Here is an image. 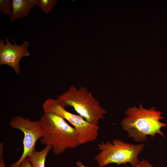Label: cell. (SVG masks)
<instances>
[{"label":"cell","mask_w":167,"mask_h":167,"mask_svg":"<svg viewBox=\"0 0 167 167\" xmlns=\"http://www.w3.org/2000/svg\"><path fill=\"white\" fill-rule=\"evenodd\" d=\"M76 165L78 167H87L85 166L82 163L79 161H78L76 162Z\"/></svg>","instance_id":"cell-14"},{"label":"cell","mask_w":167,"mask_h":167,"mask_svg":"<svg viewBox=\"0 0 167 167\" xmlns=\"http://www.w3.org/2000/svg\"><path fill=\"white\" fill-rule=\"evenodd\" d=\"M19 167H32L28 158L25 159L21 163Z\"/></svg>","instance_id":"cell-13"},{"label":"cell","mask_w":167,"mask_h":167,"mask_svg":"<svg viewBox=\"0 0 167 167\" xmlns=\"http://www.w3.org/2000/svg\"><path fill=\"white\" fill-rule=\"evenodd\" d=\"M44 113L39 120L43 131L42 144L50 146L56 155L80 145L75 128L63 118L53 112Z\"/></svg>","instance_id":"cell-2"},{"label":"cell","mask_w":167,"mask_h":167,"mask_svg":"<svg viewBox=\"0 0 167 167\" xmlns=\"http://www.w3.org/2000/svg\"><path fill=\"white\" fill-rule=\"evenodd\" d=\"M44 109L46 111L53 112L68 121L74 126L80 144L95 140L99 130L98 125L92 123L79 115L72 113L65 109L56 99L49 98L45 102Z\"/></svg>","instance_id":"cell-5"},{"label":"cell","mask_w":167,"mask_h":167,"mask_svg":"<svg viewBox=\"0 0 167 167\" xmlns=\"http://www.w3.org/2000/svg\"><path fill=\"white\" fill-rule=\"evenodd\" d=\"M58 2L56 0H38V6L42 11L48 13L51 11Z\"/></svg>","instance_id":"cell-10"},{"label":"cell","mask_w":167,"mask_h":167,"mask_svg":"<svg viewBox=\"0 0 167 167\" xmlns=\"http://www.w3.org/2000/svg\"><path fill=\"white\" fill-rule=\"evenodd\" d=\"M163 113L154 107L145 108L141 104L138 107H129L121 122V128L127 132L129 138L137 142L146 141L148 135L153 138L159 134L165 138L161 130V128L167 127V123L160 121L164 118Z\"/></svg>","instance_id":"cell-1"},{"label":"cell","mask_w":167,"mask_h":167,"mask_svg":"<svg viewBox=\"0 0 167 167\" xmlns=\"http://www.w3.org/2000/svg\"><path fill=\"white\" fill-rule=\"evenodd\" d=\"M99 153L95 159L99 167H104L111 163L120 164L130 163L132 167L139 165L138 156L143 150V143L134 144L121 140L114 139L112 142L102 141L97 145Z\"/></svg>","instance_id":"cell-4"},{"label":"cell","mask_w":167,"mask_h":167,"mask_svg":"<svg viewBox=\"0 0 167 167\" xmlns=\"http://www.w3.org/2000/svg\"><path fill=\"white\" fill-rule=\"evenodd\" d=\"M52 147L49 145L41 150L37 151L35 150L27 158L32 167H45V162L47 155Z\"/></svg>","instance_id":"cell-9"},{"label":"cell","mask_w":167,"mask_h":167,"mask_svg":"<svg viewBox=\"0 0 167 167\" xmlns=\"http://www.w3.org/2000/svg\"><path fill=\"white\" fill-rule=\"evenodd\" d=\"M125 167H128L127 166H126ZM140 167L139 164V165H137V166H136V167Z\"/></svg>","instance_id":"cell-15"},{"label":"cell","mask_w":167,"mask_h":167,"mask_svg":"<svg viewBox=\"0 0 167 167\" xmlns=\"http://www.w3.org/2000/svg\"><path fill=\"white\" fill-rule=\"evenodd\" d=\"M9 124L11 127L20 130L24 134L23 153L17 161L10 165V167H19L22 161L35 150L37 141L43 136V129L39 120L31 121L20 116L12 118Z\"/></svg>","instance_id":"cell-6"},{"label":"cell","mask_w":167,"mask_h":167,"mask_svg":"<svg viewBox=\"0 0 167 167\" xmlns=\"http://www.w3.org/2000/svg\"><path fill=\"white\" fill-rule=\"evenodd\" d=\"M12 9V1L11 0H0V11L6 15L11 14Z\"/></svg>","instance_id":"cell-11"},{"label":"cell","mask_w":167,"mask_h":167,"mask_svg":"<svg viewBox=\"0 0 167 167\" xmlns=\"http://www.w3.org/2000/svg\"><path fill=\"white\" fill-rule=\"evenodd\" d=\"M12 9L10 15V21L28 16L31 9L35 6H38V0H12Z\"/></svg>","instance_id":"cell-8"},{"label":"cell","mask_w":167,"mask_h":167,"mask_svg":"<svg viewBox=\"0 0 167 167\" xmlns=\"http://www.w3.org/2000/svg\"><path fill=\"white\" fill-rule=\"evenodd\" d=\"M56 100L65 107H73L79 115L92 123L98 125L107 113L92 93L82 86L78 89L74 85L71 86Z\"/></svg>","instance_id":"cell-3"},{"label":"cell","mask_w":167,"mask_h":167,"mask_svg":"<svg viewBox=\"0 0 167 167\" xmlns=\"http://www.w3.org/2000/svg\"><path fill=\"white\" fill-rule=\"evenodd\" d=\"M6 44L2 38L0 41V65H8L12 67L16 74L20 73L19 62L23 57L29 56L30 53L28 49L29 42L23 40V43L18 45L14 38L12 41L14 45L11 44L6 36H4Z\"/></svg>","instance_id":"cell-7"},{"label":"cell","mask_w":167,"mask_h":167,"mask_svg":"<svg viewBox=\"0 0 167 167\" xmlns=\"http://www.w3.org/2000/svg\"><path fill=\"white\" fill-rule=\"evenodd\" d=\"M139 165L140 167H154L148 161L144 159L140 161Z\"/></svg>","instance_id":"cell-12"}]
</instances>
